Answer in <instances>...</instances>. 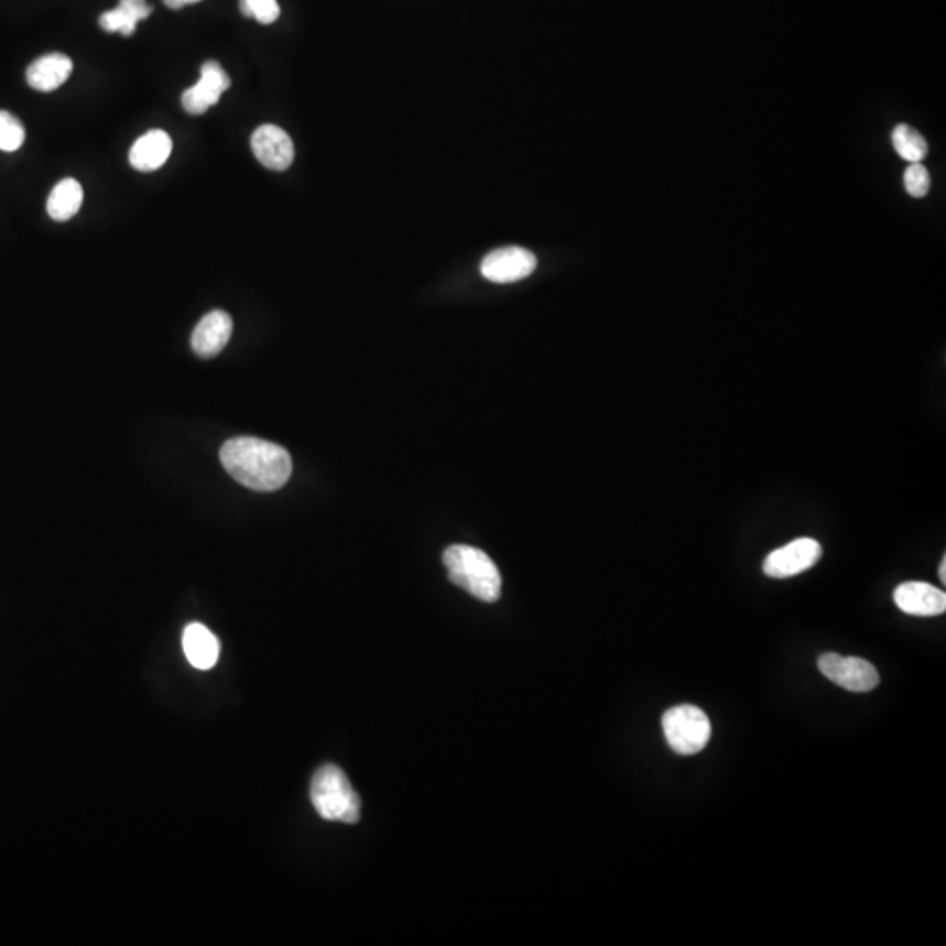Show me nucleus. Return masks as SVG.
<instances>
[{"label": "nucleus", "mask_w": 946, "mask_h": 946, "mask_svg": "<svg viewBox=\"0 0 946 946\" xmlns=\"http://www.w3.org/2000/svg\"><path fill=\"white\" fill-rule=\"evenodd\" d=\"M219 458L237 482L253 491H278L292 477V456L284 447L254 437L225 442Z\"/></svg>", "instance_id": "f257e3e1"}, {"label": "nucleus", "mask_w": 946, "mask_h": 946, "mask_svg": "<svg viewBox=\"0 0 946 946\" xmlns=\"http://www.w3.org/2000/svg\"><path fill=\"white\" fill-rule=\"evenodd\" d=\"M444 565L450 583L492 604L501 596V575L488 554L470 545H450L444 553Z\"/></svg>", "instance_id": "f03ea898"}, {"label": "nucleus", "mask_w": 946, "mask_h": 946, "mask_svg": "<svg viewBox=\"0 0 946 946\" xmlns=\"http://www.w3.org/2000/svg\"><path fill=\"white\" fill-rule=\"evenodd\" d=\"M311 801L319 817L335 823L356 824L360 820L361 800L355 793L346 773L335 764L319 768L311 784Z\"/></svg>", "instance_id": "7ed1b4c3"}, {"label": "nucleus", "mask_w": 946, "mask_h": 946, "mask_svg": "<svg viewBox=\"0 0 946 946\" xmlns=\"http://www.w3.org/2000/svg\"><path fill=\"white\" fill-rule=\"evenodd\" d=\"M663 731L673 752L694 755L708 746L711 724L702 708L694 705H678L664 714Z\"/></svg>", "instance_id": "20e7f679"}, {"label": "nucleus", "mask_w": 946, "mask_h": 946, "mask_svg": "<svg viewBox=\"0 0 946 946\" xmlns=\"http://www.w3.org/2000/svg\"><path fill=\"white\" fill-rule=\"evenodd\" d=\"M817 666L827 681L850 693H870L880 684L878 670L870 661L861 657H844L835 652H827L818 657Z\"/></svg>", "instance_id": "39448f33"}, {"label": "nucleus", "mask_w": 946, "mask_h": 946, "mask_svg": "<svg viewBox=\"0 0 946 946\" xmlns=\"http://www.w3.org/2000/svg\"><path fill=\"white\" fill-rule=\"evenodd\" d=\"M820 556H823V547L817 540L797 539L768 554L762 569L771 578L794 577L817 565Z\"/></svg>", "instance_id": "423d86ee"}, {"label": "nucleus", "mask_w": 946, "mask_h": 946, "mask_svg": "<svg viewBox=\"0 0 946 946\" xmlns=\"http://www.w3.org/2000/svg\"><path fill=\"white\" fill-rule=\"evenodd\" d=\"M536 269L535 254L524 248H501L492 251L480 263V272L488 281L510 284L530 278Z\"/></svg>", "instance_id": "0eeeda50"}, {"label": "nucleus", "mask_w": 946, "mask_h": 946, "mask_svg": "<svg viewBox=\"0 0 946 946\" xmlns=\"http://www.w3.org/2000/svg\"><path fill=\"white\" fill-rule=\"evenodd\" d=\"M230 77L218 62H206L200 67V81L188 88L181 97L183 108L189 115H204L219 102L221 95L230 88Z\"/></svg>", "instance_id": "6e6552de"}, {"label": "nucleus", "mask_w": 946, "mask_h": 946, "mask_svg": "<svg viewBox=\"0 0 946 946\" xmlns=\"http://www.w3.org/2000/svg\"><path fill=\"white\" fill-rule=\"evenodd\" d=\"M251 150L258 162L270 171H286L292 167L295 160L292 138L275 124H262L260 129L254 130Z\"/></svg>", "instance_id": "1a4fd4ad"}, {"label": "nucleus", "mask_w": 946, "mask_h": 946, "mask_svg": "<svg viewBox=\"0 0 946 946\" xmlns=\"http://www.w3.org/2000/svg\"><path fill=\"white\" fill-rule=\"evenodd\" d=\"M894 604L909 616L936 617L945 613L946 595L925 583H904L895 587Z\"/></svg>", "instance_id": "9d476101"}, {"label": "nucleus", "mask_w": 946, "mask_h": 946, "mask_svg": "<svg viewBox=\"0 0 946 946\" xmlns=\"http://www.w3.org/2000/svg\"><path fill=\"white\" fill-rule=\"evenodd\" d=\"M233 331V322L225 311H213L202 317L193 331L192 347L200 358H213L227 347Z\"/></svg>", "instance_id": "9b49d317"}, {"label": "nucleus", "mask_w": 946, "mask_h": 946, "mask_svg": "<svg viewBox=\"0 0 946 946\" xmlns=\"http://www.w3.org/2000/svg\"><path fill=\"white\" fill-rule=\"evenodd\" d=\"M73 73V61L64 53H50L32 62L26 69V83L37 91L61 88Z\"/></svg>", "instance_id": "f8f14e48"}, {"label": "nucleus", "mask_w": 946, "mask_h": 946, "mask_svg": "<svg viewBox=\"0 0 946 946\" xmlns=\"http://www.w3.org/2000/svg\"><path fill=\"white\" fill-rule=\"evenodd\" d=\"M172 153V139L163 130H151L139 138L130 150V165L141 172H153L167 162Z\"/></svg>", "instance_id": "ddd939ff"}, {"label": "nucleus", "mask_w": 946, "mask_h": 946, "mask_svg": "<svg viewBox=\"0 0 946 946\" xmlns=\"http://www.w3.org/2000/svg\"><path fill=\"white\" fill-rule=\"evenodd\" d=\"M183 649L193 668L210 670L219 660V642L206 626L189 624L183 634Z\"/></svg>", "instance_id": "4468645a"}, {"label": "nucleus", "mask_w": 946, "mask_h": 946, "mask_svg": "<svg viewBox=\"0 0 946 946\" xmlns=\"http://www.w3.org/2000/svg\"><path fill=\"white\" fill-rule=\"evenodd\" d=\"M151 13H153V6L148 4L146 0H120V6L104 13L99 22L106 32L132 35L138 23L146 20Z\"/></svg>", "instance_id": "2eb2a0df"}, {"label": "nucleus", "mask_w": 946, "mask_h": 946, "mask_svg": "<svg viewBox=\"0 0 946 946\" xmlns=\"http://www.w3.org/2000/svg\"><path fill=\"white\" fill-rule=\"evenodd\" d=\"M83 188L76 180L67 177L53 188L47 197V215L55 221H69L81 209Z\"/></svg>", "instance_id": "dca6fc26"}, {"label": "nucleus", "mask_w": 946, "mask_h": 946, "mask_svg": "<svg viewBox=\"0 0 946 946\" xmlns=\"http://www.w3.org/2000/svg\"><path fill=\"white\" fill-rule=\"evenodd\" d=\"M892 144L895 153L910 163H921L929 153L927 142L922 133L916 132L910 124H898L892 132Z\"/></svg>", "instance_id": "f3484780"}, {"label": "nucleus", "mask_w": 946, "mask_h": 946, "mask_svg": "<svg viewBox=\"0 0 946 946\" xmlns=\"http://www.w3.org/2000/svg\"><path fill=\"white\" fill-rule=\"evenodd\" d=\"M25 142V129L17 116L0 111V150L13 153Z\"/></svg>", "instance_id": "a211bd4d"}, {"label": "nucleus", "mask_w": 946, "mask_h": 946, "mask_svg": "<svg viewBox=\"0 0 946 946\" xmlns=\"http://www.w3.org/2000/svg\"><path fill=\"white\" fill-rule=\"evenodd\" d=\"M240 13L254 18L262 25H270L281 14L278 0H239Z\"/></svg>", "instance_id": "6ab92c4d"}, {"label": "nucleus", "mask_w": 946, "mask_h": 946, "mask_svg": "<svg viewBox=\"0 0 946 946\" xmlns=\"http://www.w3.org/2000/svg\"><path fill=\"white\" fill-rule=\"evenodd\" d=\"M904 189L912 195L913 198H922L929 193L931 176L929 171L922 163H910V167L904 171Z\"/></svg>", "instance_id": "aec40b11"}, {"label": "nucleus", "mask_w": 946, "mask_h": 946, "mask_svg": "<svg viewBox=\"0 0 946 946\" xmlns=\"http://www.w3.org/2000/svg\"><path fill=\"white\" fill-rule=\"evenodd\" d=\"M163 2L167 4V8L181 9L183 8V6L186 4H197V2H200V0H163Z\"/></svg>", "instance_id": "412c9836"}, {"label": "nucleus", "mask_w": 946, "mask_h": 946, "mask_svg": "<svg viewBox=\"0 0 946 946\" xmlns=\"http://www.w3.org/2000/svg\"><path fill=\"white\" fill-rule=\"evenodd\" d=\"M939 578H942V583H946V557H943L942 565H939Z\"/></svg>", "instance_id": "4be33fe9"}]
</instances>
